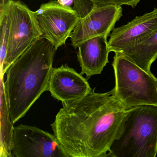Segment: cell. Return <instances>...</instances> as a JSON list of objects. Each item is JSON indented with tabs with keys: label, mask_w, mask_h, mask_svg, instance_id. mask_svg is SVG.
<instances>
[{
	"label": "cell",
	"mask_w": 157,
	"mask_h": 157,
	"mask_svg": "<svg viewBox=\"0 0 157 157\" xmlns=\"http://www.w3.org/2000/svg\"><path fill=\"white\" fill-rule=\"evenodd\" d=\"M157 105H142L127 110L119 136L107 157H155Z\"/></svg>",
	"instance_id": "3"
},
{
	"label": "cell",
	"mask_w": 157,
	"mask_h": 157,
	"mask_svg": "<svg viewBox=\"0 0 157 157\" xmlns=\"http://www.w3.org/2000/svg\"><path fill=\"white\" fill-rule=\"evenodd\" d=\"M34 13L43 36L56 49L66 44L80 19L73 8L54 0L42 4Z\"/></svg>",
	"instance_id": "6"
},
{
	"label": "cell",
	"mask_w": 157,
	"mask_h": 157,
	"mask_svg": "<svg viewBox=\"0 0 157 157\" xmlns=\"http://www.w3.org/2000/svg\"><path fill=\"white\" fill-rule=\"evenodd\" d=\"M113 67L115 86L112 90L127 109L142 105H157V78L120 53H116Z\"/></svg>",
	"instance_id": "4"
},
{
	"label": "cell",
	"mask_w": 157,
	"mask_h": 157,
	"mask_svg": "<svg viewBox=\"0 0 157 157\" xmlns=\"http://www.w3.org/2000/svg\"><path fill=\"white\" fill-rule=\"evenodd\" d=\"M92 89L82 75L65 64L53 68L47 91L52 97L63 103L82 98Z\"/></svg>",
	"instance_id": "10"
},
{
	"label": "cell",
	"mask_w": 157,
	"mask_h": 157,
	"mask_svg": "<svg viewBox=\"0 0 157 157\" xmlns=\"http://www.w3.org/2000/svg\"><path fill=\"white\" fill-rule=\"evenodd\" d=\"M62 105L51 126L67 157H107L127 111L112 91L94 88Z\"/></svg>",
	"instance_id": "1"
},
{
	"label": "cell",
	"mask_w": 157,
	"mask_h": 157,
	"mask_svg": "<svg viewBox=\"0 0 157 157\" xmlns=\"http://www.w3.org/2000/svg\"><path fill=\"white\" fill-rule=\"evenodd\" d=\"M122 15L121 6L94 5L88 13L80 18L70 37L71 45L76 48L90 38L101 36L108 37Z\"/></svg>",
	"instance_id": "8"
},
{
	"label": "cell",
	"mask_w": 157,
	"mask_h": 157,
	"mask_svg": "<svg viewBox=\"0 0 157 157\" xmlns=\"http://www.w3.org/2000/svg\"><path fill=\"white\" fill-rule=\"evenodd\" d=\"M106 36H96L81 44L77 53L82 69L81 74L87 77L100 74L109 62L110 51Z\"/></svg>",
	"instance_id": "11"
},
{
	"label": "cell",
	"mask_w": 157,
	"mask_h": 157,
	"mask_svg": "<svg viewBox=\"0 0 157 157\" xmlns=\"http://www.w3.org/2000/svg\"><path fill=\"white\" fill-rule=\"evenodd\" d=\"M94 5L101 6L108 5H116L122 6L123 5L130 6L132 8H135L139 3L140 0H89Z\"/></svg>",
	"instance_id": "13"
},
{
	"label": "cell",
	"mask_w": 157,
	"mask_h": 157,
	"mask_svg": "<svg viewBox=\"0 0 157 157\" xmlns=\"http://www.w3.org/2000/svg\"><path fill=\"white\" fill-rule=\"evenodd\" d=\"M11 153L15 157H67L54 134L23 124L13 128Z\"/></svg>",
	"instance_id": "7"
},
{
	"label": "cell",
	"mask_w": 157,
	"mask_h": 157,
	"mask_svg": "<svg viewBox=\"0 0 157 157\" xmlns=\"http://www.w3.org/2000/svg\"><path fill=\"white\" fill-rule=\"evenodd\" d=\"M123 55L151 73V67L157 58V27L136 46Z\"/></svg>",
	"instance_id": "12"
},
{
	"label": "cell",
	"mask_w": 157,
	"mask_h": 157,
	"mask_svg": "<svg viewBox=\"0 0 157 157\" xmlns=\"http://www.w3.org/2000/svg\"><path fill=\"white\" fill-rule=\"evenodd\" d=\"M157 27V8L114 28L108 41L110 52L122 55L136 46Z\"/></svg>",
	"instance_id": "9"
},
{
	"label": "cell",
	"mask_w": 157,
	"mask_h": 157,
	"mask_svg": "<svg viewBox=\"0 0 157 157\" xmlns=\"http://www.w3.org/2000/svg\"><path fill=\"white\" fill-rule=\"evenodd\" d=\"M56 50L42 36L6 70L3 89L13 124L23 117L41 94L47 91Z\"/></svg>",
	"instance_id": "2"
},
{
	"label": "cell",
	"mask_w": 157,
	"mask_h": 157,
	"mask_svg": "<svg viewBox=\"0 0 157 157\" xmlns=\"http://www.w3.org/2000/svg\"><path fill=\"white\" fill-rule=\"evenodd\" d=\"M9 22L7 55L1 66L2 77L9 67L43 33L34 12L20 1L9 0L6 7Z\"/></svg>",
	"instance_id": "5"
},
{
	"label": "cell",
	"mask_w": 157,
	"mask_h": 157,
	"mask_svg": "<svg viewBox=\"0 0 157 157\" xmlns=\"http://www.w3.org/2000/svg\"><path fill=\"white\" fill-rule=\"evenodd\" d=\"M74 0H57L58 2L63 6L71 7V6L74 3Z\"/></svg>",
	"instance_id": "14"
}]
</instances>
